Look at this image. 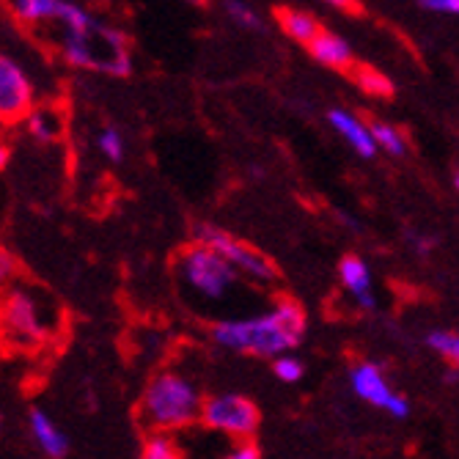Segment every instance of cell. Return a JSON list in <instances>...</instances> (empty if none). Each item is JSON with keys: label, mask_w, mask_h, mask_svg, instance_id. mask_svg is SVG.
Listing matches in <instances>:
<instances>
[{"label": "cell", "mask_w": 459, "mask_h": 459, "mask_svg": "<svg viewBox=\"0 0 459 459\" xmlns=\"http://www.w3.org/2000/svg\"><path fill=\"white\" fill-rule=\"evenodd\" d=\"M306 336V311L295 300H278L270 311L256 316L221 319L212 325L218 347L262 358H278L295 350Z\"/></svg>", "instance_id": "obj_1"}, {"label": "cell", "mask_w": 459, "mask_h": 459, "mask_svg": "<svg viewBox=\"0 0 459 459\" xmlns=\"http://www.w3.org/2000/svg\"><path fill=\"white\" fill-rule=\"evenodd\" d=\"M201 391L182 371H160L146 385L141 421L152 432H185L201 415Z\"/></svg>", "instance_id": "obj_2"}, {"label": "cell", "mask_w": 459, "mask_h": 459, "mask_svg": "<svg viewBox=\"0 0 459 459\" xmlns=\"http://www.w3.org/2000/svg\"><path fill=\"white\" fill-rule=\"evenodd\" d=\"M177 275L190 298L206 303L229 300L242 283V275L204 245H190L182 250L177 259Z\"/></svg>", "instance_id": "obj_3"}, {"label": "cell", "mask_w": 459, "mask_h": 459, "mask_svg": "<svg viewBox=\"0 0 459 459\" xmlns=\"http://www.w3.org/2000/svg\"><path fill=\"white\" fill-rule=\"evenodd\" d=\"M193 234H195V245L210 247L212 254H218L239 275L254 278L256 283H273L275 281L278 273H275L273 262L264 254H259L256 247H250L242 239H237L234 234L223 231L221 226H215V223H195Z\"/></svg>", "instance_id": "obj_4"}, {"label": "cell", "mask_w": 459, "mask_h": 459, "mask_svg": "<svg viewBox=\"0 0 459 459\" xmlns=\"http://www.w3.org/2000/svg\"><path fill=\"white\" fill-rule=\"evenodd\" d=\"M0 330L20 347L45 344L50 336V319L28 286H14L0 306Z\"/></svg>", "instance_id": "obj_5"}, {"label": "cell", "mask_w": 459, "mask_h": 459, "mask_svg": "<svg viewBox=\"0 0 459 459\" xmlns=\"http://www.w3.org/2000/svg\"><path fill=\"white\" fill-rule=\"evenodd\" d=\"M198 419H201L204 429H212L231 440H250V435H256V429H259L262 412L247 396L218 394V396L204 399Z\"/></svg>", "instance_id": "obj_6"}, {"label": "cell", "mask_w": 459, "mask_h": 459, "mask_svg": "<svg viewBox=\"0 0 459 459\" xmlns=\"http://www.w3.org/2000/svg\"><path fill=\"white\" fill-rule=\"evenodd\" d=\"M350 385L358 399H363L371 407L388 410L394 419H407L410 415V402L407 396L396 394L391 383L385 380V374L377 363H358L350 371Z\"/></svg>", "instance_id": "obj_7"}, {"label": "cell", "mask_w": 459, "mask_h": 459, "mask_svg": "<svg viewBox=\"0 0 459 459\" xmlns=\"http://www.w3.org/2000/svg\"><path fill=\"white\" fill-rule=\"evenodd\" d=\"M33 86L28 74L6 56H0V118H20L30 110Z\"/></svg>", "instance_id": "obj_8"}, {"label": "cell", "mask_w": 459, "mask_h": 459, "mask_svg": "<svg viewBox=\"0 0 459 459\" xmlns=\"http://www.w3.org/2000/svg\"><path fill=\"white\" fill-rule=\"evenodd\" d=\"M327 121H330V127L336 130V133L350 143V149H352L358 157H363V160L377 157V146H374V141H371L368 124L360 121L355 113L342 110V108H333V110L327 113Z\"/></svg>", "instance_id": "obj_9"}, {"label": "cell", "mask_w": 459, "mask_h": 459, "mask_svg": "<svg viewBox=\"0 0 459 459\" xmlns=\"http://www.w3.org/2000/svg\"><path fill=\"white\" fill-rule=\"evenodd\" d=\"M28 427H30V435L36 440V446L45 451L50 459H64L69 454V435L50 419L45 410H30L28 415Z\"/></svg>", "instance_id": "obj_10"}, {"label": "cell", "mask_w": 459, "mask_h": 459, "mask_svg": "<svg viewBox=\"0 0 459 459\" xmlns=\"http://www.w3.org/2000/svg\"><path fill=\"white\" fill-rule=\"evenodd\" d=\"M308 50H311L314 61L327 69H352V64H355L350 41L342 39L339 33H330V30H322L308 45Z\"/></svg>", "instance_id": "obj_11"}, {"label": "cell", "mask_w": 459, "mask_h": 459, "mask_svg": "<svg viewBox=\"0 0 459 459\" xmlns=\"http://www.w3.org/2000/svg\"><path fill=\"white\" fill-rule=\"evenodd\" d=\"M339 278L350 295L360 303V308H374L377 300L371 295V270L360 256H344L339 264Z\"/></svg>", "instance_id": "obj_12"}, {"label": "cell", "mask_w": 459, "mask_h": 459, "mask_svg": "<svg viewBox=\"0 0 459 459\" xmlns=\"http://www.w3.org/2000/svg\"><path fill=\"white\" fill-rule=\"evenodd\" d=\"M278 22H281L283 33H286L289 39H295L298 45H306V48L322 33L316 17L308 14V12H303V9H281Z\"/></svg>", "instance_id": "obj_13"}, {"label": "cell", "mask_w": 459, "mask_h": 459, "mask_svg": "<svg viewBox=\"0 0 459 459\" xmlns=\"http://www.w3.org/2000/svg\"><path fill=\"white\" fill-rule=\"evenodd\" d=\"M25 127H28L30 138H36L39 143H53L64 130V121L53 108H33V110H28Z\"/></svg>", "instance_id": "obj_14"}, {"label": "cell", "mask_w": 459, "mask_h": 459, "mask_svg": "<svg viewBox=\"0 0 459 459\" xmlns=\"http://www.w3.org/2000/svg\"><path fill=\"white\" fill-rule=\"evenodd\" d=\"M56 4H58V0H14L12 12H14V17L20 22L39 25V22H53Z\"/></svg>", "instance_id": "obj_15"}, {"label": "cell", "mask_w": 459, "mask_h": 459, "mask_svg": "<svg viewBox=\"0 0 459 459\" xmlns=\"http://www.w3.org/2000/svg\"><path fill=\"white\" fill-rule=\"evenodd\" d=\"M368 133H371V141H374V146H377V152H385L391 157H402L407 152L404 135L385 121H371Z\"/></svg>", "instance_id": "obj_16"}, {"label": "cell", "mask_w": 459, "mask_h": 459, "mask_svg": "<svg viewBox=\"0 0 459 459\" xmlns=\"http://www.w3.org/2000/svg\"><path fill=\"white\" fill-rule=\"evenodd\" d=\"M143 459H185V456L171 435L152 432L143 443Z\"/></svg>", "instance_id": "obj_17"}, {"label": "cell", "mask_w": 459, "mask_h": 459, "mask_svg": "<svg viewBox=\"0 0 459 459\" xmlns=\"http://www.w3.org/2000/svg\"><path fill=\"white\" fill-rule=\"evenodd\" d=\"M427 347L456 366V360H459V336L454 330H429L427 333Z\"/></svg>", "instance_id": "obj_18"}, {"label": "cell", "mask_w": 459, "mask_h": 459, "mask_svg": "<svg viewBox=\"0 0 459 459\" xmlns=\"http://www.w3.org/2000/svg\"><path fill=\"white\" fill-rule=\"evenodd\" d=\"M226 14L231 17L234 25H239L245 30H264L262 14L254 6H250V4H242V0H229V4H226Z\"/></svg>", "instance_id": "obj_19"}, {"label": "cell", "mask_w": 459, "mask_h": 459, "mask_svg": "<svg viewBox=\"0 0 459 459\" xmlns=\"http://www.w3.org/2000/svg\"><path fill=\"white\" fill-rule=\"evenodd\" d=\"M273 371H275V377H278L281 383L295 385V383H300V380H303L306 366H303V360H300L298 355L286 352V355H278V358L273 360Z\"/></svg>", "instance_id": "obj_20"}, {"label": "cell", "mask_w": 459, "mask_h": 459, "mask_svg": "<svg viewBox=\"0 0 459 459\" xmlns=\"http://www.w3.org/2000/svg\"><path fill=\"white\" fill-rule=\"evenodd\" d=\"M97 149H100L110 162H121L127 143H124V135H121L116 127H105V130L97 135Z\"/></svg>", "instance_id": "obj_21"}, {"label": "cell", "mask_w": 459, "mask_h": 459, "mask_svg": "<svg viewBox=\"0 0 459 459\" xmlns=\"http://www.w3.org/2000/svg\"><path fill=\"white\" fill-rule=\"evenodd\" d=\"M358 82H360V89L374 94V97H388L394 94V82L380 74V72H374V69H358Z\"/></svg>", "instance_id": "obj_22"}, {"label": "cell", "mask_w": 459, "mask_h": 459, "mask_svg": "<svg viewBox=\"0 0 459 459\" xmlns=\"http://www.w3.org/2000/svg\"><path fill=\"white\" fill-rule=\"evenodd\" d=\"M221 459H262V451L256 448V443L250 440H237L226 448V454Z\"/></svg>", "instance_id": "obj_23"}, {"label": "cell", "mask_w": 459, "mask_h": 459, "mask_svg": "<svg viewBox=\"0 0 459 459\" xmlns=\"http://www.w3.org/2000/svg\"><path fill=\"white\" fill-rule=\"evenodd\" d=\"M407 242H410V247H412L419 256H429L437 239H435V237H427V234H419V231H407Z\"/></svg>", "instance_id": "obj_24"}, {"label": "cell", "mask_w": 459, "mask_h": 459, "mask_svg": "<svg viewBox=\"0 0 459 459\" xmlns=\"http://www.w3.org/2000/svg\"><path fill=\"white\" fill-rule=\"evenodd\" d=\"M14 273H17V262H14V256H12V254H6V250H0V289H6V286L12 283Z\"/></svg>", "instance_id": "obj_25"}, {"label": "cell", "mask_w": 459, "mask_h": 459, "mask_svg": "<svg viewBox=\"0 0 459 459\" xmlns=\"http://www.w3.org/2000/svg\"><path fill=\"white\" fill-rule=\"evenodd\" d=\"M421 9L454 17V14H459V0H421Z\"/></svg>", "instance_id": "obj_26"}, {"label": "cell", "mask_w": 459, "mask_h": 459, "mask_svg": "<svg viewBox=\"0 0 459 459\" xmlns=\"http://www.w3.org/2000/svg\"><path fill=\"white\" fill-rule=\"evenodd\" d=\"M6 162H9V146L0 138V169H6Z\"/></svg>", "instance_id": "obj_27"}, {"label": "cell", "mask_w": 459, "mask_h": 459, "mask_svg": "<svg viewBox=\"0 0 459 459\" xmlns=\"http://www.w3.org/2000/svg\"><path fill=\"white\" fill-rule=\"evenodd\" d=\"M446 383H451V385L456 383V368H454V366H451V368H448V374H446Z\"/></svg>", "instance_id": "obj_28"}]
</instances>
